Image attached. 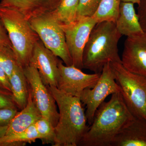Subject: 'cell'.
Masks as SVG:
<instances>
[{"label":"cell","instance_id":"obj_5","mask_svg":"<svg viewBox=\"0 0 146 146\" xmlns=\"http://www.w3.org/2000/svg\"><path fill=\"white\" fill-rule=\"evenodd\" d=\"M120 93L135 118L146 120V78L125 69L121 63H110Z\"/></svg>","mask_w":146,"mask_h":146},{"label":"cell","instance_id":"obj_22","mask_svg":"<svg viewBox=\"0 0 146 146\" xmlns=\"http://www.w3.org/2000/svg\"><path fill=\"white\" fill-rule=\"evenodd\" d=\"M36 130L40 136L43 145L54 143L55 132L54 127L48 120L42 117L35 123Z\"/></svg>","mask_w":146,"mask_h":146},{"label":"cell","instance_id":"obj_23","mask_svg":"<svg viewBox=\"0 0 146 146\" xmlns=\"http://www.w3.org/2000/svg\"><path fill=\"white\" fill-rule=\"evenodd\" d=\"M102 0H79L77 16L92 17L96 12Z\"/></svg>","mask_w":146,"mask_h":146},{"label":"cell","instance_id":"obj_13","mask_svg":"<svg viewBox=\"0 0 146 146\" xmlns=\"http://www.w3.org/2000/svg\"><path fill=\"white\" fill-rule=\"evenodd\" d=\"M62 0H1L0 5L16 9L27 21L54 11Z\"/></svg>","mask_w":146,"mask_h":146},{"label":"cell","instance_id":"obj_2","mask_svg":"<svg viewBox=\"0 0 146 146\" xmlns=\"http://www.w3.org/2000/svg\"><path fill=\"white\" fill-rule=\"evenodd\" d=\"M47 86L59 110L58 122L54 127L55 136L52 146H79L89 127L80 98L65 94L56 86Z\"/></svg>","mask_w":146,"mask_h":146},{"label":"cell","instance_id":"obj_24","mask_svg":"<svg viewBox=\"0 0 146 146\" xmlns=\"http://www.w3.org/2000/svg\"><path fill=\"white\" fill-rule=\"evenodd\" d=\"M18 112V109L17 108H0V127L8 126Z\"/></svg>","mask_w":146,"mask_h":146},{"label":"cell","instance_id":"obj_15","mask_svg":"<svg viewBox=\"0 0 146 146\" xmlns=\"http://www.w3.org/2000/svg\"><path fill=\"white\" fill-rule=\"evenodd\" d=\"M133 3L121 2L119 16L115 23L122 35L132 36L144 32L136 13Z\"/></svg>","mask_w":146,"mask_h":146},{"label":"cell","instance_id":"obj_11","mask_svg":"<svg viewBox=\"0 0 146 146\" xmlns=\"http://www.w3.org/2000/svg\"><path fill=\"white\" fill-rule=\"evenodd\" d=\"M121 60L128 71L146 78V33L127 36Z\"/></svg>","mask_w":146,"mask_h":146},{"label":"cell","instance_id":"obj_16","mask_svg":"<svg viewBox=\"0 0 146 146\" xmlns=\"http://www.w3.org/2000/svg\"><path fill=\"white\" fill-rule=\"evenodd\" d=\"M42 117L33 100L29 89V97L27 105L17 112L8 125L5 136L12 135L26 129L34 124Z\"/></svg>","mask_w":146,"mask_h":146},{"label":"cell","instance_id":"obj_28","mask_svg":"<svg viewBox=\"0 0 146 146\" xmlns=\"http://www.w3.org/2000/svg\"><path fill=\"white\" fill-rule=\"evenodd\" d=\"M0 45L8 46L13 48L6 30L0 20Z\"/></svg>","mask_w":146,"mask_h":146},{"label":"cell","instance_id":"obj_12","mask_svg":"<svg viewBox=\"0 0 146 146\" xmlns=\"http://www.w3.org/2000/svg\"><path fill=\"white\" fill-rule=\"evenodd\" d=\"M59 60L40 39L35 46L30 64L37 69L42 82L46 86L56 87L59 77Z\"/></svg>","mask_w":146,"mask_h":146},{"label":"cell","instance_id":"obj_19","mask_svg":"<svg viewBox=\"0 0 146 146\" xmlns=\"http://www.w3.org/2000/svg\"><path fill=\"white\" fill-rule=\"evenodd\" d=\"M79 0H62L57 8L51 13L60 25H67L75 21Z\"/></svg>","mask_w":146,"mask_h":146},{"label":"cell","instance_id":"obj_4","mask_svg":"<svg viewBox=\"0 0 146 146\" xmlns=\"http://www.w3.org/2000/svg\"><path fill=\"white\" fill-rule=\"evenodd\" d=\"M0 20L6 30L18 63L23 68L29 65L39 36L20 12L0 5Z\"/></svg>","mask_w":146,"mask_h":146},{"label":"cell","instance_id":"obj_8","mask_svg":"<svg viewBox=\"0 0 146 146\" xmlns=\"http://www.w3.org/2000/svg\"><path fill=\"white\" fill-rule=\"evenodd\" d=\"M97 23L92 17L77 16L71 23L60 25L65 34L72 65L80 70L83 69L84 49L92 29Z\"/></svg>","mask_w":146,"mask_h":146},{"label":"cell","instance_id":"obj_29","mask_svg":"<svg viewBox=\"0 0 146 146\" xmlns=\"http://www.w3.org/2000/svg\"><path fill=\"white\" fill-rule=\"evenodd\" d=\"M8 126L0 127V140L5 136Z\"/></svg>","mask_w":146,"mask_h":146},{"label":"cell","instance_id":"obj_3","mask_svg":"<svg viewBox=\"0 0 146 146\" xmlns=\"http://www.w3.org/2000/svg\"><path fill=\"white\" fill-rule=\"evenodd\" d=\"M122 36L115 23H97L91 31L84 49L83 68L101 74L108 63H121L118 43Z\"/></svg>","mask_w":146,"mask_h":146},{"label":"cell","instance_id":"obj_20","mask_svg":"<svg viewBox=\"0 0 146 146\" xmlns=\"http://www.w3.org/2000/svg\"><path fill=\"white\" fill-rule=\"evenodd\" d=\"M121 0H102L92 18L97 23L104 21L116 23L119 16Z\"/></svg>","mask_w":146,"mask_h":146},{"label":"cell","instance_id":"obj_1","mask_svg":"<svg viewBox=\"0 0 146 146\" xmlns=\"http://www.w3.org/2000/svg\"><path fill=\"white\" fill-rule=\"evenodd\" d=\"M120 92L112 94L96 111L79 146H111L116 136L134 119Z\"/></svg>","mask_w":146,"mask_h":146},{"label":"cell","instance_id":"obj_6","mask_svg":"<svg viewBox=\"0 0 146 146\" xmlns=\"http://www.w3.org/2000/svg\"><path fill=\"white\" fill-rule=\"evenodd\" d=\"M29 21L45 46L60 58L65 65H72L63 29L51 13L32 18Z\"/></svg>","mask_w":146,"mask_h":146},{"label":"cell","instance_id":"obj_14","mask_svg":"<svg viewBox=\"0 0 146 146\" xmlns=\"http://www.w3.org/2000/svg\"><path fill=\"white\" fill-rule=\"evenodd\" d=\"M111 146H146V120L134 118L116 136Z\"/></svg>","mask_w":146,"mask_h":146},{"label":"cell","instance_id":"obj_9","mask_svg":"<svg viewBox=\"0 0 146 146\" xmlns=\"http://www.w3.org/2000/svg\"><path fill=\"white\" fill-rule=\"evenodd\" d=\"M23 69L35 104L42 117L48 120L54 127L59 119L55 100L42 82L36 68L29 64Z\"/></svg>","mask_w":146,"mask_h":146},{"label":"cell","instance_id":"obj_17","mask_svg":"<svg viewBox=\"0 0 146 146\" xmlns=\"http://www.w3.org/2000/svg\"><path fill=\"white\" fill-rule=\"evenodd\" d=\"M13 101L18 109L23 110L28 101L29 86L23 69L18 65L9 77Z\"/></svg>","mask_w":146,"mask_h":146},{"label":"cell","instance_id":"obj_21","mask_svg":"<svg viewBox=\"0 0 146 146\" xmlns=\"http://www.w3.org/2000/svg\"><path fill=\"white\" fill-rule=\"evenodd\" d=\"M19 65L13 48L8 46L0 45V66L9 78L14 69Z\"/></svg>","mask_w":146,"mask_h":146},{"label":"cell","instance_id":"obj_7","mask_svg":"<svg viewBox=\"0 0 146 146\" xmlns=\"http://www.w3.org/2000/svg\"><path fill=\"white\" fill-rule=\"evenodd\" d=\"M120 92L119 86L115 80L110 63L106 64L98 82L94 87L84 90L79 98L83 106L89 125L92 123L96 113L101 104L110 95Z\"/></svg>","mask_w":146,"mask_h":146},{"label":"cell","instance_id":"obj_27","mask_svg":"<svg viewBox=\"0 0 146 146\" xmlns=\"http://www.w3.org/2000/svg\"><path fill=\"white\" fill-rule=\"evenodd\" d=\"M0 89L9 91L11 93V86L9 78L5 71L0 66Z\"/></svg>","mask_w":146,"mask_h":146},{"label":"cell","instance_id":"obj_26","mask_svg":"<svg viewBox=\"0 0 146 146\" xmlns=\"http://www.w3.org/2000/svg\"><path fill=\"white\" fill-rule=\"evenodd\" d=\"M138 14L139 22L144 32L146 33V0H141L138 5Z\"/></svg>","mask_w":146,"mask_h":146},{"label":"cell","instance_id":"obj_25","mask_svg":"<svg viewBox=\"0 0 146 146\" xmlns=\"http://www.w3.org/2000/svg\"><path fill=\"white\" fill-rule=\"evenodd\" d=\"M18 108L13 101L12 93L0 89V108Z\"/></svg>","mask_w":146,"mask_h":146},{"label":"cell","instance_id":"obj_30","mask_svg":"<svg viewBox=\"0 0 146 146\" xmlns=\"http://www.w3.org/2000/svg\"><path fill=\"white\" fill-rule=\"evenodd\" d=\"M141 0H121L122 2H131L133 3V4H139Z\"/></svg>","mask_w":146,"mask_h":146},{"label":"cell","instance_id":"obj_18","mask_svg":"<svg viewBox=\"0 0 146 146\" xmlns=\"http://www.w3.org/2000/svg\"><path fill=\"white\" fill-rule=\"evenodd\" d=\"M40 139V136L34 124L21 132L5 136L0 140V146L25 145L27 143L31 144Z\"/></svg>","mask_w":146,"mask_h":146},{"label":"cell","instance_id":"obj_10","mask_svg":"<svg viewBox=\"0 0 146 146\" xmlns=\"http://www.w3.org/2000/svg\"><path fill=\"white\" fill-rule=\"evenodd\" d=\"M59 77L56 87L65 94L79 97L82 92L96 84L101 74H87L73 65L67 66L59 60Z\"/></svg>","mask_w":146,"mask_h":146}]
</instances>
